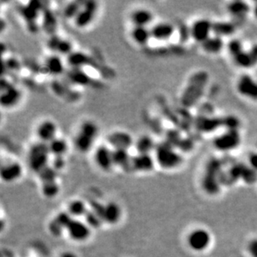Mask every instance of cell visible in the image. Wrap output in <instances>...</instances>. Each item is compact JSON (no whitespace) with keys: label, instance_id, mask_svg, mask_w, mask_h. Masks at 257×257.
<instances>
[{"label":"cell","instance_id":"1","mask_svg":"<svg viewBox=\"0 0 257 257\" xmlns=\"http://www.w3.org/2000/svg\"><path fill=\"white\" fill-rule=\"evenodd\" d=\"M99 134V127L93 120H85L80 124L74 136L75 147L82 153L94 149L96 140Z\"/></svg>","mask_w":257,"mask_h":257},{"label":"cell","instance_id":"2","mask_svg":"<svg viewBox=\"0 0 257 257\" xmlns=\"http://www.w3.org/2000/svg\"><path fill=\"white\" fill-rule=\"evenodd\" d=\"M153 156L156 163L163 169H175L183 162V157L180 153L176 151L173 145L169 141L157 143Z\"/></svg>","mask_w":257,"mask_h":257},{"label":"cell","instance_id":"3","mask_svg":"<svg viewBox=\"0 0 257 257\" xmlns=\"http://www.w3.org/2000/svg\"><path fill=\"white\" fill-rule=\"evenodd\" d=\"M51 154L49 146L41 141H36L29 147L28 152V162L29 167L35 173H39L49 166Z\"/></svg>","mask_w":257,"mask_h":257},{"label":"cell","instance_id":"4","mask_svg":"<svg viewBox=\"0 0 257 257\" xmlns=\"http://www.w3.org/2000/svg\"><path fill=\"white\" fill-rule=\"evenodd\" d=\"M98 3L96 1H83L82 8L73 19L77 28H86L92 24L98 13Z\"/></svg>","mask_w":257,"mask_h":257},{"label":"cell","instance_id":"5","mask_svg":"<svg viewBox=\"0 0 257 257\" xmlns=\"http://www.w3.org/2000/svg\"><path fill=\"white\" fill-rule=\"evenodd\" d=\"M133 137L124 130L112 131L107 137V144L113 150H128L134 147Z\"/></svg>","mask_w":257,"mask_h":257},{"label":"cell","instance_id":"6","mask_svg":"<svg viewBox=\"0 0 257 257\" xmlns=\"http://www.w3.org/2000/svg\"><path fill=\"white\" fill-rule=\"evenodd\" d=\"M93 161L101 170L110 171L114 167L113 150L107 143L98 145L93 149Z\"/></svg>","mask_w":257,"mask_h":257},{"label":"cell","instance_id":"7","mask_svg":"<svg viewBox=\"0 0 257 257\" xmlns=\"http://www.w3.org/2000/svg\"><path fill=\"white\" fill-rule=\"evenodd\" d=\"M59 128L56 123L51 119H44L39 122L35 129L38 141L49 144V142L54 141L59 136Z\"/></svg>","mask_w":257,"mask_h":257},{"label":"cell","instance_id":"8","mask_svg":"<svg viewBox=\"0 0 257 257\" xmlns=\"http://www.w3.org/2000/svg\"><path fill=\"white\" fill-rule=\"evenodd\" d=\"M129 21L134 27L151 28L154 22V14L151 9L139 7L131 11L129 14Z\"/></svg>","mask_w":257,"mask_h":257},{"label":"cell","instance_id":"9","mask_svg":"<svg viewBox=\"0 0 257 257\" xmlns=\"http://www.w3.org/2000/svg\"><path fill=\"white\" fill-rule=\"evenodd\" d=\"M211 32H213V23L208 19L195 21L190 28L191 36L201 44L211 37Z\"/></svg>","mask_w":257,"mask_h":257},{"label":"cell","instance_id":"10","mask_svg":"<svg viewBox=\"0 0 257 257\" xmlns=\"http://www.w3.org/2000/svg\"><path fill=\"white\" fill-rule=\"evenodd\" d=\"M240 141L241 136L238 131L228 130L221 136H217L215 139L214 144L217 149L221 151H229L236 148L239 145Z\"/></svg>","mask_w":257,"mask_h":257},{"label":"cell","instance_id":"11","mask_svg":"<svg viewBox=\"0 0 257 257\" xmlns=\"http://www.w3.org/2000/svg\"><path fill=\"white\" fill-rule=\"evenodd\" d=\"M211 243V236L204 229L193 231L188 237V244L195 252H201L206 250Z\"/></svg>","mask_w":257,"mask_h":257},{"label":"cell","instance_id":"12","mask_svg":"<svg viewBox=\"0 0 257 257\" xmlns=\"http://www.w3.org/2000/svg\"><path fill=\"white\" fill-rule=\"evenodd\" d=\"M156 161L153 154L136 153L132 156L131 171L139 173H149L154 169Z\"/></svg>","mask_w":257,"mask_h":257},{"label":"cell","instance_id":"13","mask_svg":"<svg viewBox=\"0 0 257 257\" xmlns=\"http://www.w3.org/2000/svg\"><path fill=\"white\" fill-rule=\"evenodd\" d=\"M175 33V27L169 22H157L151 27L152 40L163 42L169 40Z\"/></svg>","mask_w":257,"mask_h":257},{"label":"cell","instance_id":"14","mask_svg":"<svg viewBox=\"0 0 257 257\" xmlns=\"http://www.w3.org/2000/svg\"><path fill=\"white\" fill-rule=\"evenodd\" d=\"M49 49H51L53 54L63 55H71L73 53V44L72 42L62 37L54 36L49 39L48 43Z\"/></svg>","mask_w":257,"mask_h":257},{"label":"cell","instance_id":"15","mask_svg":"<svg viewBox=\"0 0 257 257\" xmlns=\"http://www.w3.org/2000/svg\"><path fill=\"white\" fill-rule=\"evenodd\" d=\"M237 90L242 95L257 100V82L249 75H243L237 82Z\"/></svg>","mask_w":257,"mask_h":257},{"label":"cell","instance_id":"16","mask_svg":"<svg viewBox=\"0 0 257 257\" xmlns=\"http://www.w3.org/2000/svg\"><path fill=\"white\" fill-rule=\"evenodd\" d=\"M130 38L136 46L141 47V48L147 46L151 40H152L151 28L131 26Z\"/></svg>","mask_w":257,"mask_h":257},{"label":"cell","instance_id":"17","mask_svg":"<svg viewBox=\"0 0 257 257\" xmlns=\"http://www.w3.org/2000/svg\"><path fill=\"white\" fill-rule=\"evenodd\" d=\"M44 68L47 73L54 77L63 74L65 71V64L62 56L52 54L44 61Z\"/></svg>","mask_w":257,"mask_h":257},{"label":"cell","instance_id":"18","mask_svg":"<svg viewBox=\"0 0 257 257\" xmlns=\"http://www.w3.org/2000/svg\"><path fill=\"white\" fill-rule=\"evenodd\" d=\"M67 231L71 238L75 241H84L90 235V229L88 225L73 219L68 224Z\"/></svg>","mask_w":257,"mask_h":257},{"label":"cell","instance_id":"19","mask_svg":"<svg viewBox=\"0 0 257 257\" xmlns=\"http://www.w3.org/2000/svg\"><path fill=\"white\" fill-rule=\"evenodd\" d=\"M20 99V90L15 86L8 85L6 88H2L1 105L4 108H13L19 103Z\"/></svg>","mask_w":257,"mask_h":257},{"label":"cell","instance_id":"20","mask_svg":"<svg viewBox=\"0 0 257 257\" xmlns=\"http://www.w3.org/2000/svg\"><path fill=\"white\" fill-rule=\"evenodd\" d=\"M23 173V168L18 162H6L1 167V178L7 183L18 180Z\"/></svg>","mask_w":257,"mask_h":257},{"label":"cell","instance_id":"21","mask_svg":"<svg viewBox=\"0 0 257 257\" xmlns=\"http://www.w3.org/2000/svg\"><path fill=\"white\" fill-rule=\"evenodd\" d=\"M157 145V143L155 141L154 138L147 134L139 136L134 142V147L136 148V153H142V154H153Z\"/></svg>","mask_w":257,"mask_h":257},{"label":"cell","instance_id":"22","mask_svg":"<svg viewBox=\"0 0 257 257\" xmlns=\"http://www.w3.org/2000/svg\"><path fill=\"white\" fill-rule=\"evenodd\" d=\"M132 156L128 150H113V162L114 167H119L126 172L131 171Z\"/></svg>","mask_w":257,"mask_h":257},{"label":"cell","instance_id":"23","mask_svg":"<svg viewBox=\"0 0 257 257\" xmlns=\"http://www.w3.org/2000/svg\"><path fill=\"white\" fill-rule=\"evenodd\" d=\"M48 146L51 157H65L69 148L67 140L60 136H58L54 141L49 142Z\"/></svg>","mask_w":257,"mask_h":257},{"label":"cell","instance_id":"24","mask_svg":"<svg viewBox=\"0 0 257 257\" xmlns=\"http://www.w3.org/2000/svg\"><path fill=\"white\" fill-rule=\"evenodd\" d=\"M219 165L217 162L213 161L211 162V166L208 167L207 171V177L204 179V188L210 193H216L218 187L216 185V173H218Z\"/></svg>","mask_w":257,"mask_h":257},{"label":"cell","instance_id":"25","mask_svg":"<svg viewBox=\"0 0 257 257\" xmlns=\"http://www.w3.org/2000/svg\"><path fill=\"white\" fill-rule=\"evenodd\" d=\"M121 216V210L116 203L110 202L104 206L103 221L109 224H115L119 221Z\"/></svg>","mask_w":257,"mask_h":257},{"label":"cell","instance_id":"26","mask_svg":"<svg viewBox=\"0 0 257 257\" xmlns=\"http://www.w3.org/2000/svg\"><path fill=\"white\" fill-rule=\"evenodd\" d=\"M203 49L211 54H216L221 51L223 48V41L221 37L215 36L210 37L206 41L202 43Z\"/></svg>","mask_w":257,"mask_h":257},{"label":"cell","instance_id":"27","mask_svg":"<svg viewBox=\"0 0 257 257\" xmlns=\"http://www.w3.org/2000/svg\"><path fill=\"white\" fill-rule=\"evenodd\" d=\"M235 26L227 22H218L213 23V33L216 36H227L233 34Z\"/></svg>","mask_w":257,"mask_h":257},{"label":"cell","instance_id":"28","mask_svg":"<svg viewBox=\"0 0 257 257\" xmlns=\"http://www.w3.org/2000/svg\"><path fill=\"white\" fill-rule=\"evenodd\" d=\"M230 13L237 17H242L249 12V5L242 1H235L229 5Z\"/></svg>","mask_w":257,"mask_h":257},{"label":"cell","instance_id":"29","mask_svg":"<svg viewBox=\"0 0 257 257\" xmlns=\"http://www.w3.org/2000/svg\"><path fill=\"white\" fill-rule=\"evenodd\" d=\"M234 60L238 66L242 67H251L256 64L249 52L242 51L234 57Z\"/></svg>","mask_w":257,"mask_h":257},{"label":"cell","instance_id":"30","mask_svg":"<svg viewBox=\"0 0 257 257\" xmlns=\"http://www.w3.org/2000/svg\"><path fill=\"white\" fill-rule=\"evenodd\" d=\"M87 207L82 201H72L70 204L69 212L71 216H85L87 213Z\"/></svg>","mask_w":257,"mask_h":257},{"label":"cell","instance_id":"31","mask_svg":"<svg viewBox=\"0 0 257 257\" xmlns=\"http://www.w3.org/2000/svg\"><path fill=\"white\" fill-rule=\"evenodd\" d=\"M82 3H83V2L75 1V2H72L69 4H67L65 7L64 11L65 17L67 18H71V19L73 20L77 13L79 12L80 9L82 8Z\"/></svg>","mask_w":257,"mask_h":257},{"label":"cell","instance_id":"32","mask_svg":"<svg viewBox=\"0 0 257 257\" xmlns=\"http://www.w3.org/2000/svg\"><path fill=\"white\" fill-rule=\"evenodd\" d=\"M43 193L47 197H54L58 194L60 188L56 181H51V182H46L43 183V188H42Z\"/></svg>","mask_w":257,"mask_h":257},{"label":"cell","instance_id":"33","mask_svg":"<svg viewBox=\"0 0 257 257\" xmlns=\"http://www.w3.org/2000/svg\"><path fill=\"white\" fill-rule=\"evenodd\" d=\"M57 173H58V172H57L56 170L49 165L48 167H45L44 169L42 170L41 172L38 173V174H39V178L41 179L42 182L43 183H46V182L56 181Z\"/></svg>","mask_w":257,"mask_h":257},{"label":"cell","instance_id":"34","mask_svg":"<svg viewBox=\"0 0 257 257\" xmlns=\"http://www.w3.org/2000/svg\"><path fill=\"white\" fill-rule=\"evenodd\" d=\"M84 216L88 226H93L96 228V227L100 226L101 224L103 223V219L101 218V216H98V214L94 212L93 210L87 211V213Z\"/></svg>","mask_w":257,"mask_h":257},{"label":"cell","instance_id":"35","mask_svg":"<svg viewBox=\"0 0 257 257\" xmlns=\"http://www.w3.org/2000/svg\"><path fill=\"white\" fill-rule=\"evenodd\" d=\"M228 49H229L230 53L233 57L236 56L240 53H242L243 50V46H242V42L238 40V39H233L228 44Z\"/></svg>","mask_w":257,"mask_h":257},{"label":"cell","instance_id":"36","mask_svg":"<svg viewBox=\"0 0 257 257\" xmlns=\"http://www.w3.org/2000/svg\"><path fill=\"white\" fill-rule=\"evenodd\" d=\"M221 123L227 127L228 130H232V131H237V128L240 126L239 120L232 116L227 117L223 120H221Z\"/></svg>","mask_w":257,"mask_h":257},{"label":"cell","instance_id":"37","mask_svg":"<svg viewBox=\"0 0 257 257\" xmlns=\"http://www.w3.org/2000/svg\"><path fill=\"white\" fill-rule=\"evenodd\" d=\"M242 178L244 179L247 183H253L255 182H257V172L255 171L254 169L251 168H247L246 167L242 174Z\"/></svg>","mask_w":257,"mask_h":257},{"label":"cell","instance_id":"38","mask_svg":"<svg viewBox=\"0 0 257 257\" xmlns=\"http://www.w3.org/2000/svg\"><path fill=\"white\" fill-rule=\"evenodd\" d=\"M49 228H50V231H51L52 233L54 235H57V236L61 235L63 231L64 230V228L55 219H54V221H52L50 226H49Z\"/></svg>","mask_w":257,"mask_h":257},{"label":"cell","instance_id":"39","mask_svg":"<svg viewBox=\"0 0 257 257\" xmlns=\"http://www.w3.org/2000/svg\"><path fill=\"white\" fill-rule=\"evenodd\" d=\"M65 159L64 157H54V161H53V165L51 167H54V169L56 170L57 172L59 170H61L64 167Z\"/></svg>","mask_w":257,"mask_h":257},{"label":"cell","instance_id":"40","mask_svg":"<svg viewBox=\"0 0 257 257\" xmlns=\"http://www.w3.org/2000/svg\"><path fill=\"white\" fill-rule=\"evenodd\" d=\"M248 249L252 257H257V239L252 240V242H250Z\"/></svg>","mask_w":257,"mask_h":257},{"label":"cell","instance_id":"41","mask_svg":"<svg viewBox=\"0 0 257 257\" xmlns=\"http://www.w3.org/2000/svg\"><path fill=\"white\" fill-rule=\"evenodd\" d=\"M250 165L252 169L257 172V153H253L251 155L249 158Z\"/></svg>","mask_w":257,"mask_h":257},{"label":"cell","instance_id":"42","mask_svg":"<svg viewBox=\"0 0 257 257\" xmlns=\"http://www.w3.org/2000/svg\"><path fill=\"white\" fill-rule=\"evenodd\" d=\"M249 53L251 54V55H252V59L254 60L255 64H257V44H256L254 46H252Z\"/></svg>","mask_w":257,"mask_h":257},{"label":"cell","instance_id":"43","mask_svg":"<svg viewBox=\"0 0 257 257\" xmlns=\"http://www.w3.org/2000/svg\"><path fill=\"white\" fill-rule=\"evenodd\" d=\"M61 257H77L75 256L74 254H72V253H70V252H67V253H64V254L62 255Z\"/></svg>","mask_w":257,"mask_h":257},{"label":"cell","instance_id":"44","mask_svg":"<svg viewBox=\"0 0 257 257\" xmlns=\"http://www.w3.org/2000/svg\"><path fill=\"white\" fill-rule=\"evenodd\" d=\"M254 13H255V16H256V17H257V4H256V6H255Z\"/></svg>","mask_w":257,"mask_h":257}]
</instances>
